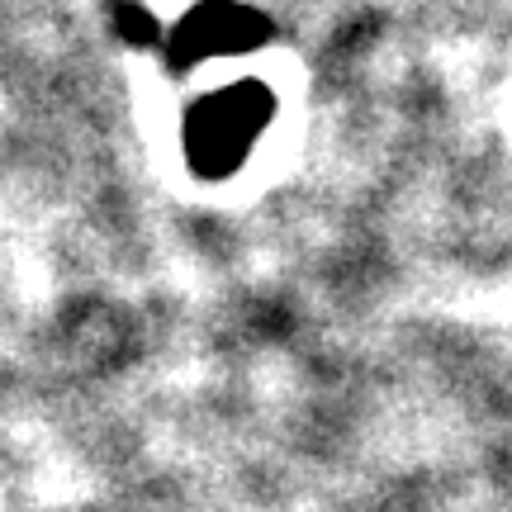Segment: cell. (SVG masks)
I'll return each instance as SVG.
<instances>
[{
	"mask_svg": "<svg viewBox=\"0 0 512 512\" xmlns=\"http://www.w3.org/2000/svg\"><path fill=\"white\" fill-rule=\"evenodd\" d=\"M271 34V24L247 10V5H233V0H214L204 5L200 15L185 24V43H190V57H233L256 48L261 38Z\"/></svg>",
	"mask_w": 512,
	"mask_h": 512,
	"instance_id": "2",
	"label": "cell"
},
{
	"mask_svg": "<svg viewBox=\"0 0 512 512\" xmlns=\"http://www.w3.org/2000/svg\"><path fill=\"white\" fill-rule=\"evenodd\" d=\"M275 114V95L261 81H238L228 91H214L190 110V162L204 176H228L247 162L252 143L266 133Z\"/></svg>",
	"mask_w": 512,
	"mask_h": 512,
	"instance_id": "1",
	"label": "cell"
}]
</instances>
